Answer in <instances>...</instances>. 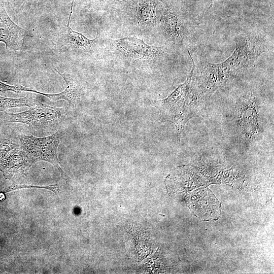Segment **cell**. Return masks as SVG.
I'll return each instance as SVG.
<instances>
[{
	"label": "cell",
	"instance_id": "6da1fadb",
	"mask_svg": "<svg viewBox=\"0 0 274 274\" xmlns=\"http://www.w3.org/2000/svg\"><path fill=\"white\" fill-rule=\"evenodd\" d=\"M265 50L264 41L256 36H247L243 45L236 46L232 54L224 61L203 65L193 87L201 98L229 80L251 67Z\"/></svg>",
	"mask_w": 274,
	"mask_h": 274
},
{
	"label": "cell",
	"instance_id": "7a4b0ae2",
	"mask_svg": "<svg viewBox=\"0 0 274 274\" xmlns=\"http://www.w3.org/2000/svg\"><path fill=\"white\" fill-rule=\"evenodd\" d=\"M188 53L193 67L186 81L166 98L154 100L152 102L159 110L164 120L175 125L178 138H180L187 122L198 112V104L200 100L193 91L191 81L195 63L189 51Z\"/></svg>",
	"mask_w": 274,
	"mask_h": 274
},
{
	"label": "cell",
	"instance_id": "3957f363",
	"mask_svg": "<svg viewBox=\"0 0 274 274\" xmlns=\"http://www.w3.org/2000/svg\"><path fill=\"white\" fill-rule=\"evenodd\" d=\"M63 134L62 131L58 130L51 135L43 138L33 135H17L21 148L29 157L32 163L39 161L50 162L59 170L63 180L67 181L68 177L61 168L57 154L58 146Z\"/></svg>",
	"mask_w": 274,
	"mask_h": 274
},
{
	"label": "cell",
	"instance_id": "277c9868",
	"mask_svg": "<svg viewBox=\"0 0 274 274\" xmlns=\"http://www.w3.org/2000/svg\"><path fill=\"white\" fill-rule=\"evenodd\" d=\"M109 41L122 58L132 64H152L161 60L167 55L162 47L149 45L135 37Z\"/></svg>",
	"mask_w": 274,
	"mask_h": 274
},
{
	"label": "cell",
	"instance_id": "5b68a950",
	"mask_svg": "<svg viewBox=\"0 0 274 274\" xmlns=\"http://www.w3.org/2000/svg\"><path fill=\"white\" fill-rule=\"evenodd\" d=\"M63 108L46 105L30 107L19 113H0V123H21L28 125L34 131L43 130L57 124L64 117Z\"/></svg>",
	"mask_w": 274,
	"mask_h": 274
},
{
	"label": "cell",
	"instance_id": "8992f818",
	"mask_svg": "<svg viewBox=\"0 0 274 274\" xmlns=\"http://www.w3.org/2000/svg\"><path fill=\"white\" fill-rule=\"evenodd\" d=\"M74 1L72 0L68 22L58 31L54 39V43L62 53L79 55L90 54L94 52L98 43V32L96 37L90 40L71 28L70 21Z\"/></svg>",
	"mask_w": 274,
	"mask_h": 274
},
{
	"label": "cell",
	"instance_id": "52a82bcc",
	"mask_svg": "<svg viewBox=\"0 0 274 274\" xmlns=\"http://www.w3.org/2000/svg\"><path fill=\"white\" fill-rule=\"evenodd\" d=\"M123 13L137 29L150 31L157 25L156 0H124Z\"/></svg>",
	"mask_w": 274,
	"mask_h": 274
},
{
	"label": "cell",
	"instance_id": "ba28073f",
	"mask_svg": "<svg viewBox=\"0 0 274 274\" xmlns=\"http://www.w3.org/2000/svg\"><path fill=\"white\" fill-rule=\"evenodd\" d=\"M27 31L15 23L9 16L3 0H0V42L6 50L18 51L22 48Z\"/></svg>",
	"mask_w": 274,
	"mask_h": 274
},
{
	"label": "cell",
	"instance_id": "9c48e42d",
	"mask_svg": "<svg viewBox=\"0 0 274 274\" xmlns=\"http://www.w3.org/2000/svg\"><path fill=\"white\" fill-rule=\"evenodd\" d=\"M163 32L167 41L176 44L183 43L188 37V30L179 15L164 9L160 18Z\"/></svg>",
	"mask_w": 274,
	"mask_h": 274
},
{
	"label": "cell",
	"instance_id": "30bf717a",
	"mask_svg": "<svg viewBox=\"0 0 274 274\" xmlns=\"http://www.w3.org/2000/svg\"><path fill=\"white\" fill-rule=\"evenodd\" d=\"M192 195L190 200L194 214L202 218H215L219 215V203L209 190L200 191Z\"/></svg>",
	"mask_w": 274,
	"mask_h": 274
},
{
	"label": "cell",
	"instance_id": "8fae6325",
	"mask_svg": "<svg viewBox=\"0 0 274 274\" xmlns=\"http://www.w3.org/2000/svg\"><path fill=\"white\" fill-rule=\"evenodd\" d=\"M32 162L26 153L19 147L10 151L0 162V169L6 176L12 177L27 169Z\"/></svg>",
	"mask_w": 274,
	"mask_h": 274
},
{
	"label": "cell",
	"instance_id": "7c38bea8",
	"mask_svg": "<svg viewBox=\"0 0 274 274\" xmlns=\"http://www.w3.org/2000/svg\"><path fill=\"white\" fill-rule=\"evenodd\" d=\"M54 70L63 79L66 83V88L61 92L56 94L43 93V96L53 101L60 99L66 100L69 105L75 106L80 100L81 88L75 78L71 74L61 73L56 68Z\"/></svg>",
	"mask_w": 274,
	"mask_h": 274
},
{
	"label": "cell",
	"instance_id": "4fadbf2b",
	"mask_svg": "<svg viewBox=\"0 0 274 274\" xmlns=\"http://www.w3.org/2000/svg\"><path fill=\"white\" fill-rule=\"evenodd\" d=\"M44 104L30 96L22 98H9L0 96V113L13 108L21 107H43Z\"/></svg>",
	"mask_w": 274,
	"mask_h": 274
},
{
	"label": "cell",
	"instance_id": "5bb4252c",
	"mask_svg": "<svg viewBox=\"0 0 274 274\" xmlns=\"http://www.w3.org/2000/svg\"><path fill=\"white\" fill-rule=\"evenodd\" d=\"M20 147L18 135L13 131L10 137L0 140V162L12 150Z\"/></svg>",
	"mask_w": 274,
	"mask_h": 274
},
{
	"label": "cell",
	"instance_id": "9a60e30c",
	"mask_svg": "<svg viewBox=\"0 0 274 274\" xmlns=\"http://www.w3.org/2000/svg\"><path fill=\"white\" fill-rule=\"evenodd\" d=\"M44 188L46 189L50 190L53 191L54 193H57L59 190V187L57 184L55 185H50L48 186H34V185H17L13 184L7 188L5 189L4 190V192H8L11 191H14L16 190H19L20 189L24 188Z\"/></svg>",
	"mask_w": 274,
	"mask_h": 274
},
{
	"label": "cell",
	"instance_id": "2e32d148",
	"mask_svg": "<svg viewBox=\"0 0 274 274\" xmlns=\"http://www.w3.org/2000/svg\"><path fill=\"white\" fill-rule=\"evenodd\" d=\"M32 89L23 86L21 85H9L0 81V93H5L12 91L15 93H20L22 91L35 92Z\"/></svg>",
	"mask_w": 274,
	"mask_h": 274
},
{
	"label": "cell",
	"instance_id": "e0dca14e",
	"mask_svg": "<svg viewBox=\"0 0 274 274\" xmlns=\"http://www.w3.org/2000/svg\"><path fill=\"white\" fill-rule=\"evenodd\" d=\"M101 4H112L113 2H119V3L123 2L124 0H96Z\"/></svg>",
	"mask_w": 274,
	"mask_h": 274
},
{
	"label": "cell",
	"instance_id": "ac0fdd59",
	"mask_svg": "<svg viewBox=\"0 0 274 274\" xmlns=\"http://www.w3.org/2000/svg\"><path fill=\"white\" fill-rule=\"evenodd\" d=\"M5 195L3 194V192H0V199H4Z\"/></svg>",
	"mask_w": 274,
	"mask_h": 274
}]
</instances>
